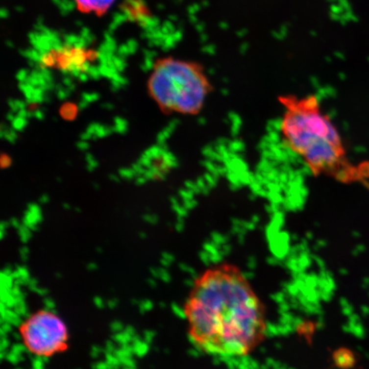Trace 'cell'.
Segmentation results:
<instances>
[{"label": "cell", "instance_id": "6da1fadb", "mask_svg": "<svg viewBox=\"0 0 369 369\" xmlns=\"http://www.w3.org/2000/svg\"><path fill=\"white\" fill-rule=\"evenodd\" d=\"M193 343L204 352L246 356L266 333L263 304L240 270L221 264L197 279L185 307Z\"/></svg>", "mask_w": 369, "mask_h": 369}, {"label": "cell", "instance_id": "7a4b0ae2", "mask_svg": "<svg viewBox=\"0 0 369 369\" xmlns=\"http://www.w3.org/2000/svg\"><path fill=\"white\" fill-rule=\"evenodd\" d=\"M279 135L284 146L298 156L315 177L344 185L367 184L369 162L349 157L339 130L315 94L279 97Z\"/></svg>", "mask_w": 369, "mask_h": 369}, {"label": "cell", "instance_id": "3957f363", "mask_svg": "<svg viewBox=\"0 0 369 369\" xmlns=\"http://www.w3.org/2000/svg\"><path fill=\"white\" fill-rule=\"evenodd\" d=\"M147 87L163 113L181 117L201 113L214 89L202 64L173 56L155 62Z\"/></svg>", "mask_w": 369, "mask_h": 369}, {"label": "cell", "instance_id": "277c9868", "mask_svg": "<svg viewBox=\"0 0 369 369\" xmlns=\"http://www.w3.org/2000/svg\"><path fill=\"white\" fill-rule=\"evenodd\" d=\"M21 341L28 352L49 358L63 352L69 345V329L57 314L49 309L31 313L19 326Z\"/></svg>", "mask_w": 369, "mask_h": 369}, {"label": "cell", "instance_id": "5b68a950", "mask_svg": "<svg viewBox=\"0 0 369 369\" xmlns=\"http://www.w3.org/2000/svg\"><path fill=\"white\" fill-rule=\"evenodd\" d=\"M98 53L90 47L76 44H61L49 47L39 55L38 63L45 70L64 75L81 76L90 73Z\"/></svg>", "mask_w": 369, "mask_h": 369}, {"label": "cell", "instance_id": "8992f818", "mask_svg": "<svg viewBox=\"0 0 369 369\" xmlns=\"http://www.w3.org/2000/svg\"><path fill=\"white\" fill-rule=\"evenodd\" d=\"M76 10L81 14L103 17L109 12L117 0H72Z\"/></svg>", "mask_w": 369, "mask_h": 369}]
</instances>
